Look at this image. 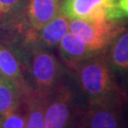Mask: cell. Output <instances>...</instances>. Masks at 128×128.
I'll return each mask as SVG.
<instances>
[{"instance_id": "obj_1", "label": "cell", "mask_w": 128, "mask_h": 128, "mask_svg": "<svg viewBox=\"0 0 128 128\" xmlns=\"http://www.w3.org/2000/svg\"><path fill=\"white\" fill-rule=\"evenodd\" d=\"M79 86L90 105H124L126 95L110 68L105 52L96 53L72 68Z\"/></svg>"}, {"instance_id": "obj_2", "label": "cell", "mask_w": 128, "mask_h": 128, "mask_svg": "<svg viewBox=\"0 0 128 128\" xmlns=\"http://www.w3.org/2000/svg\"><path fill=\"white\" fill-rule=\"evenodd\" d=\"M124 30L122 21L90 22L69 19V32L81 39L94 53L105 52L111 42Z\"/></svg>"}, {"instance_id": "obj_3", "label": "cell", "mask_w": 128, "mask_h": 128, "mask_svg": "<svg viewBox=\"0 0 128 128\" xmlns=\"http://www.w3.org/2000/svg\"><path fill=\"white\" fill-rule=\"evenodd\" d=\"M77 110L68 86L59 84L46 93L45 128H76Z\"/></svg>"}, {"instance_id": "obj_4", "label": "cell", "mask_w": 128, "mask_h": 128, "mask_svg": "<svg viewBox=\"0 0 128 128\" xmlns=\"http://www.w3.org/2000/svg\"><path fill=\"white\" fill-rule=\"evenodd\" d=\"M32 76L36 91L41 93H48L60 84L61 66L46 48L33 45Z\"/></svg>"}, {"instance_id": "obj_5", "label": "cell", "mask_w": 128, "mask_h": 128, "mask_svg": "<svg viewBox=\"0 0 128 128\" xmlns=\"http://www.w3.org/2000/svg\"><path fill=\"white\" fill-rule=\"evenodd\" d=\"M116 3L117 0H63L60 10L68 19L104 22L109 8Z\"/></svg>"}, {"instance_id": "obj_6", "label": "cell", "mask_w": 128, "mask_h": 128, "mask_svg": "<svg viewBox=\"0 0 128 128\" xmlns=\"http://www.w3.org/2000/svg\"><path fill=\"white\" fill-rule=\"evenodd\" d=\"M122 105H90L82 117L80 128H125L122 115Z\"/></svg>"}, {"instance_id": "obj_7", "label": "cell", "mask_w": 128, "mask_h": 128, "mask_svg": "<svg viewBox=\"0 0 128 128\" xmlns=\"http://www.w3.org/2000/svg\"><path fill=\"white\" fill-rule=\"evenodd\" d=\"M69 32V19L61 12L45 24L38 30H28L26 40L32 45H39L46 48H55L66 32Z\"/></svg>"}, {"instance_id": "obj_8", "label": "cell", "mask_w": 128, "mask_h": 128, "mask_svg": "<svg viewBox=\"0 0 128 128\" xmlns=\"http://www.w3.org/2000/svg\"><path fill=\"white\" fill-rule=\"evenodd\" d=\"M110 68L116 77L128 79V30H124L105 51Z\"/></svg>"}, {"instance_id": "obj_9", "label": "cell", "mask_w": 128, "mask_h": 128, "mask_svg": "<svg viewBox=\"0 0 128 128\" xmlns=\"http://www.w3.org/2000/svg\"><path fill=\"white\" fill-rule=\"evenodd\" d=\"M59 0H28L26 16L30 30H38L60 12Z\"/></svg>"}, {"instance_id": "obj_10", "label": "cell", "mask_w": 128, "mask_h": 128, "mask_svg": "<svg viewBox=\"0 0 128 128\" xmlns=\"http://www.w3.org/2000/svg\"><path fill=\"white\" fill-rule=\"evenodd\" d=\"M57 48L61 58L71 69L80 62L96 54L90 50L86 45L71 32L64 34L57 45Z\"/></svg>"}, {"instance_id": "obj_11", "label": "cell", "mask_w": 128, "mask_h": 128, "mask_svg": "<svg viewBox=\"0 0 128 128\" xmlns=\"http://www.w3.org/2000/svg\"><path fill=\"white\" fill-rule=\"evenodd\" d=\"M0 75L12 81L26 97L32 91L25 81L22 68L15 55L7 46L0 44Z\"/></svg>"}, {"instance_id": "obj_12", "label": "cell", "mask_w": 128, "mask_h": 128, "mask_svg": "<svg viewBox=\"0 0 128 128\" xmlns=\"http://www.w3.org/2000/svg\"><path fill=\"white\" fill-rule=\"evenodd\" d=\"M25 100L27 102L26 128H45L46 93L30 91Z\"/></svg>"}, {"instance_id": "obj_13", "label": "cell", "mask_w": 128, "mask_h": 128, "mask_svg": "<svg viewBox=\"0 0 128 128\" xmlns=\"http://www.w3.org/2000/svg\"><path fill=\"white\" fill-rule=\"evenodd\" d=\"M24 97L22 91L12 81L0 75V116H6L18 109Z\"/></svg>"}, {"instance_id": "obj_14", "label": "cell", "mask_w": 128, "mask_h": 128, "mask_svg": "<svg viewBox=\"0 0 128 128\" xmlns=\"http://www.w3.org/2000/svg\"><path fill=\"white\" fill-rule=\"evenodd\" d=\"M25 0H0V19L8 18L22 8Z\"/></svg>"}, {"instance_id": "obj_15", "label": "cell", "mask_w": 128, "mask_h": 128, "mask_svg": "<svg viewBox=\"0 0 128 128\" xmlns=\"http://www.w3.org/2000/svg\"><path fill=\"white\" fill-rule=\"evenodd\" d=\"M1 128H26V115H22L14 111L6 116Z\"/></svg>"}, {"instance_id": "obj_16", "label": "cell", "mask_w": 128, "mask_h": 128, "mask_svg": "<svg viewBox=\"0 0 128 128\" xmlns=\"http://www.w3.org/2000/svg\"><path fill=\"white\" fill-rule=\"evenodd\" d=\"M117 5L125 17H128V0H117Z\"/></svg>"}, {"instance_id": "obj_17", "label": "cell", "mask_w": 128, "mask_h": 128, "mask_svg": "<svg viewBox=\"0 0 128 128\" xmlns=\"http://www.w3.org/2000/svg\"><path fill=\"white\" fill-rule=\"evenodd\" d=\"M3 119H4V118L0 116V128H1V125H2V122H3Z\"/></svg>"}, {"instance_id": "obj_18", "label": "cell", "mask_w": 128, "mask_h": 128, "mask_svg": "<svg viewBox=\"0 0 128 128\" xmlns=\"http://www.w3.org/2000/svg\"><path fill=\"white\" fill-rule=\"evenodd\" d=\"M59 1H60V2H62V1H63V0H59Z\"/></svg>"}]
</instances>
